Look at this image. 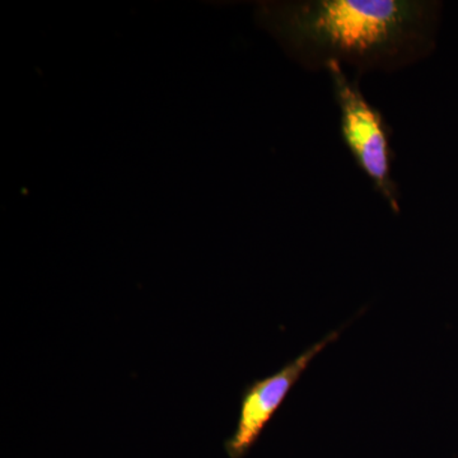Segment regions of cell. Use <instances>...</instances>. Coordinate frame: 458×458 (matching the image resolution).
<instances>
[{
  "instance_id": "obj_1",
  "label": "cell",
  "mask_w": 458,
  "mask_h": 458,
  "mask_svg": "<svg viewBox=\"0 0 458 458\" xmlns=\"http://www.w3.org/2000/svg\"><path fill=\"white\" fill-rule=\"evenodd\" d=\"M441 3L432 0H292L258 5L259 25L301 68L343 66L393 73L436 49Z\"/></svg>"
},
{
  "instance_id": "obj_2",
  "label": "cell",
  "mask_w": 458,
  "mask_h": 458,
  "mask_svg": "<svg viewBox=\"0 0 458 458\" xmlns=\"http://www.w3.org/2000/svg\"><path fill=\"white\" fill-rule=\"evenodd\" d=\"M330 77L344 143L358 167L394 212L400 210L399 190L393 174V150L384 116L361 92L357 78L331 64Z\"/></svg>"
},
{
  "instance_id": "obj_3",
  "label": "cell",
  "mask_w": 458,
  "mask_h": 458,
  "mask_svg": "<svg viewBox=\"0 0 458 458\" xmlns=\"http://www.w3.org/2000/svg\"><path fill=\"white\" fill-rule=\"evenodd\" d=\"M339 333H333L316 344L302 355L286 364L276 375L256 381L247 388L241 403L240 418L233 436L225 442V451L231 458L245 457L247 452L258 441L259 437L269 423L276 410L285 400L295 382L301 378L310 363L324 351L328 344L333 343Z\"/></svg>"
}]
</instances>
